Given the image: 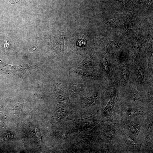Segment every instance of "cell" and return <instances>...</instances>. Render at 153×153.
<instances>
[{"mask_svg": "<svg viewBox=\"0 0 153 153\" xmlns=\"http://www.w3.org/2000/svg\"><path fill=\"white\" fill-rule=\"evenodd\" d=\"M57 89H56V94L58 100L60 101L67 100L68 96L67 92L61 85Z\"/></svg>", "mask_w": 153, "mask_h": 153, "instance_id": "cell-1", "label": "cell"}, {"mask_svg": "<svg viewBox=\"0 0 153 153\" xmlns=\"http://www.w3.org/2000/svg\"><path fill=\"white\" fill-rule=\"evenodd\" d=\"M129 66L125 65L122 68L121 76L124 81H127L129 78Z\"/></svg>", "mask_w": 153, "mask_h": 153, "instance_id": "cell-2", "label": "cell"}, {"mask_svg": "<svg viewBox=\"0 0 153 153\" xmlns=\"http://www.w3.org/2000/svg\"><path fill=\"white\" fill-rule=\"evenodd\" d=\"M65 105H61L57 108V115L59 117H63L65 116L67 113V109Z\"/></svg>", "mask_w": 153, "mask_h": 153, "instance_id": "cell-3", "label": "cell"}, {"mask_svg": "<svg viewBox=\"0 0 153 153\" xmlns=\"http://www.w3.org/2000/svg\"><path fill=\"white\" fill-rule=\"evenodd\" d=\"M144 75V70L143 67H140L138 70V77L140 83L143 80Z\"/></svg>", "mask_w": 153, "mask_h": 153, "instance_id": "cell-4", "label": "cell"}, {"mask_svg": "<svg viewBox=\"0 0 153 153\" xmlns=\"http://www.w3.org/2000/svg\"><path fill=\"white\" fill-rule=\"evenodd\" d=\"M115 102L113 100H111L107 104L105 108V111L107 112H109L112 110L114 107Z\"/></svg>", "mask_w": 153, "mask_h": 153, "instance_id": "cell-5", "label": "cell"}, {"mask_svg": "<svg viewBox=\"0 0 153 153\" xmlns=\"http://www.w3.org/2000/svg\"><path fill=\"white\" fill-rule=\"evenodd\" d=\"M102 62L105 70L106 71L108 72L109 70V67L107 60L105 58L103 57L102 60Z\"/></svg>", "mask_w": 153, "mask_h": 153, "instance_id": "cell-6", "label": "cell"}, {"mask_svg": "<svg viewBox=\"0 0 153 153\" xmlns=\"http://www.w3.org/2000/svg\"><path fill=\"white\" fill-rule=\"evenodd\" d=\"M91 59L90 57H88L85 59L80 64V66L86 67L88 65H89L91 62Z\"/></svg>", "mask_w": 153, "mask_h": 153, "instance_id": "cell-7", "label": "cell"}, {"mask_svg": "<svg viewBox=\"0 0 153 153\" xmlns=\"http://www.w3.org/2000/svg\"><path fill=\"white\" fill-rule=\"evenodd\" d=\"M131 131L134 133H137L139 131V126L136 125H134L131 126Z\"/></svg>", "mask_w": 153, "mask_h": 153, "instance_id": "cell-8", "label": "cell"}, {"mask_svg": "<svg viewBox=\"0 0 153 153\" xmlns=\"http://www.w3.org/2000/svg\"><path fill=\"white\" fill-rule=\"evenodd\" d=\"M139 113V112L135 109H130L128 111V114L129 115H137Z\"/></svg>", "mask_w": 153, "mask_h": 153, "instance_id": "cell-9", "label": "cell"}, {"mask_svg": "<svg viewBox=\"0 0 153 153\" xmlns=\"http://www.w3.org/2000/svg\"><path fill=\"white\" fill-rule=\"evenodd\" d=\"M57 136H59V138H67V135L66 133H64L63 132H58L57 134Z\"/></svg>", "mask_w": 153, "mask_h": 153, "instance_id": "cell-10", "label": "cell"}, {"mask_svg": "<svg viewBox=\"0 0 153 153\" xmlns=\"http://www.w3.org/2000/svg\"><path fill=\"white\" fill-rule=\"evenodd\" d=\"M95 99V97H92L88 99L87 101V103L88 104H91L94 102Z\"/></svg>", "mask_w": 153, "mask_h": 153, "instance_id": "cell-11", "label": "cell"}, {"mask_svg": "<svg viewBox=\"0 0 153 153\" xmlns=\"http://www.w3.org/2000/svg\"><path fill=\"white\" fill-rule=\"evenodd\" d=\"M79 88V86H76L75 85L73 87H72V90L74 92H79V91L81 90V88Z\"/></svg>", "mask_w": 153, "mask_h": 153, "instance_id": "cell-12", "label": "cell"}, {"mask_svg": "<svg viewBox=\"0 0 153 153\" xmlns=\"http://www.w3.org/2000/svg\"><path fill=\"white\" fill-rule=\"evenodd\" d=\"M38 48V46H35L32 47L29 50V51L30 52H32L36 50Z\"/></svg>", "mask_w": 153, "mask_h": 153, "instance_id": "cell-13", "label": "cell"}, {"mask_svg": "<svg viewBox=\"0 0 153 153\" xmlns=\"http://www.w3.org/2000/svg\"><path fill=\"white\" fill-rule=\"evenodd\" d=\"M11 1V2H12V3H17L18 2L20 1V0H10Z\"/></svg>", "mask_w": 153, "mask_h": 153, "instance_id": "cell-14", "label": "cell"}]
</instances>
